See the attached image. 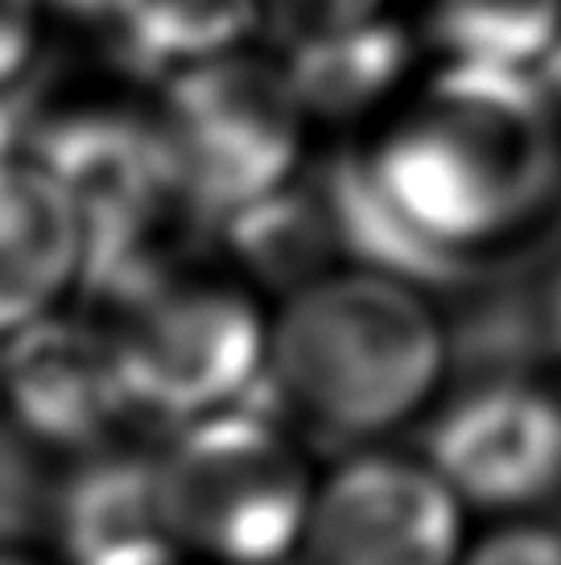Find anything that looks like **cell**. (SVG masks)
I'll list each match as a JSON object with an SVG mask.
<instances>
[{"label": "cell", "instance_id": "cell-19", "mask_svg": "<svg viewBox=\"0 0 561 565\" xmlns=\"http://www.w3.org/2000/svg\"><path fill=\"white\" fill-rule=\"evenodd\" d=\"M0 565H50V562H38V557H25V553H0Z\"/></svg>", "mask_w": 561, "mask_h": 565}, {"label": "cell", "instance_id": "cell-20", "mask_svg": "<svg viewBox=\"0 0 561 565\" xmlns=\"http://www.w3.org/2000/svg\"><path fill=\"white\" fill-rule=\"evenodd\" d=\"M0 422H4V384H0Z\"/></svg>", "mask_w": 561, "mask_h": 565}, {"label": "cell", "instance_id": "cell-11", "mask_svg": "<svg viewBox=\"0 0 561 565\" xmlns=\"http://www.w3.org/2000/svg\"><path fill=\"white\" fill-rule=\"evenodd\" d=\"M405 17L437 63L541 71L561 50V0H405Z\"/></svg>", "mask_w": 561, "mask_h": 565}, {"label": "cell", "instance_id": "cell-3", "mask_svg": "<svg viewBox=\"0 0 561 565\" xmlns=\"http://www.w3.org/2000/svg\"><path fill=\"white\" fill-rule=\"evenodd\" d=\"M322 475L277 405L170 425L157 446L166 533L203 565H294Z\"/></svg>", "mask_w": 561, "mask_h": 565}, {"label": "cell", "instance_id": "cell-5", "mask_svg": "<svg viewBox=\"0 0 561 565\" xmlns=\"http://www.w3.org/2000/svg\"><path fill=\"white\" fill-rule=\"evenodd\" d=\"M306 128L310 111L289 71L232 50L173 75L157 141L190 206L235 215L294 182Z\"/></svg>", "mask_w": 561, "mask_h": 565}, {"label": "cell", "instance_id": "cell-2", "mask_svg": "<svg viewBox=\"0 0 561 565\" xmlns=\"http://www.w3.org/2000/svg\"><path fill=\"white\" fill-rule=\"evenodd\" d=\"M446 360V327L425 285L351 260L273 306L265 393L289 422L368 441L434 401Z\"/></svg>", "mask_w": 561, "mask_h": 565}, {"label": "cell", "instance_id": "cell-4", "mask_svg": "<svg viewBox=\"0 0 561 565\" xmlns=\"http://www.w3.org/2000/svg\"><path fill=\"white\" fill-rule=\"evenodd\" d=\"M99 315L137 413L166 429L248 405L268 384L273 310L235 273L178 265L99 306Z\"/></svg>", "mask_w": 561, "mask_h": 565}, {"label": "cell", "instance_id": "cell-7", "mask_svg": "<svg viewBox=\"0 0 561 565\" xmlns=\"http://www.w3.org/2000/svg\"><path fill=\"white\" fill-rule=\"evenodd\" d=\"M4 422L50 455L78 458L125 441L140 413L104 315H59L0 339Z\"/></svg>", "mask_w": 561, "mask_h": 565}, {"label": "cell", "instance_id": "cell-8", "mask_svg": "<svg viewBox=\"0 0 561 565\" xmlns=\"http://www.w3.org/2000/svg\"><path fill=\"white\" fill-rule=\"evenodd\" d=\"M425 462L467 508H537L561 491V401L525 380H487L434 422Z\"/></svg>", "mask_w": 561, "mask_h": 565}, {"label": "cell", "instance_id": "cell-9", "mask_svg": "<svg viewBox=\"0 0 561 565\" xmlns=\"http://www.w3.org/2000/svg\"><path fill=\"white\" fill-rule=\"evenodd\" d=\"M87 281V232L42 161L0 166V339L71 306Z\"/></svg>", "mask_w": 561, "mask_h": 565}, {"label": "cell", "instance_id": "cell-14", "mask_svg": "<svg viewBox=\"0 0 561 565\" xmlns=\"http://www.w3.org/2000/svg\"><path fill=\"white\" fill-rule=\"evenodd\" d=\"M458 565H561V533L537 520H504L467 541Z\"/></svg>", "mask_w": 561, "mask_h": 565}, {"label": "cell", "instance_id": "cell-6", "mask_svg": "<svg viewBox=\"0 0 561 565\" xmlns=\"http://www.w3.org/2000/svg\"><path fill=\"white\" fill-rule=\"evenodd\" d=\"M463 512L425 458L363 450L318 479L294 565H458Z\"/></svg>", "mask_w": 561, "mask_h": 565}, {"label": "cell", "instance_id": "cell-12", "mask_svg": "<svg viewBox=\"0 0 561 565\" xmlns=\"http://www.w3.org/2000/svg\"><path fill=\"white\" fill-rule=\"evenodd\" d=\"M120 33L161 66H194L232 54L265 25V0H116Z\"/></svg>", "mask_w": 561, "mask_h": 565}, {"label": "cell", "instance_id": "cell-16", "mask_svg": "<svg viewBox=\"0 0 561 565\" xmlns=\"http://www.w3.org/2000/svg\"><path fill=\"white\" fill-rule=\"evenodd\" d=\"M83 565H203L190 550H182L170 533H149L128 541L120 550H108Z\"/></svg>", "mask_w": 561, "mask_h": 565}, {"label": "cell", "instance_id": "cell-17", "mask_svg": "<svg viewBox=\"0 0 561 565\" xmlns=\"http://www.w3.org/2000/svg\"><path fill=\"white\" fill-rule=\"evenodd\" d=\"M38 4H54V9H66V13H104L116 0H38Z\"/></svg>", "mask_w": 561, "mask_h": 565}, {"label": "cell", "instance_id": "cell-1", "mask_svg": "<svg viewBox=\"0 0 561 565\" xmlns=\"http://www.w3.org/2000/svg\"><path fill=\"white\" fill-rule=\"evenodd\" d=\"M327 206L356 265L458 281L561 211V104L541 71L430 58L363 125Z\"/></svg>", "mask_w": 561, "mask_h": 565}, {"label": "cell", "instance_id": "cell-13", "mask_svg": "<svg viewBox=\"0 0 561 565\" xmlns=\"http://www.w3.org/2000/svg\"><path fill=\"white\" fill-rule=\"evenodd\" d=\"M392 13H405V0H265V25H273L289 50Z\"/></svg>", "mask_w": 561, "mask_h": 565}, {"label": "cell", "instance_id": "cell-10", "mask_svg": "<svg viewBox=\"0 0 561 565\" xmlns=\"http://www.w3.org/2000/svg\"><path fill=\"white\" fill-rule=\"evenodd\" d=\"M50 533L59 565H83L149 533H166L157 495V450L128 441L66 458V475L50 500Z\"/></svg>", "mask_w": 561, "mask_h": 565}, {"label": "cell", "instance_id": "cell-18", "mask_svg": "<svg viewBox=\"0 0 561 565\" xmlns=\"http://www.w3.org/2000/svg\"><path fill=\"white\" fill-rule=\"evenodd\" d=\"M553 343H558V355H561V281H558V294H553Z\"/></svg>", "mask_w": 561, "mask_h": 565}, {"label": "cell", "instance_id": "cell-15", "mask_svg": "<svg viewBox=\"0 0 561 565\" xmlns=\"http://www.w3.org/2000/svg\"><path fill=\"white\" fill-rule=\"evenodd\" d=\"M33 9H38V0H0V92L30 63Z\"/></svg>", "mask_w": 561, "mask_h": 565}]
</instances>
